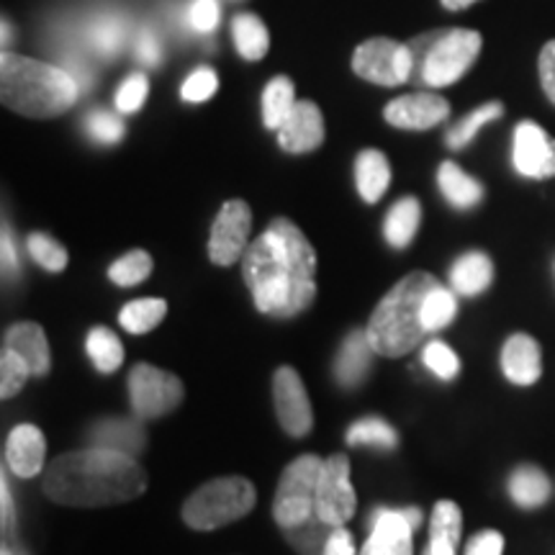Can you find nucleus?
Wrapping results in <instances>:
<instances>
[{
	"label": "nucleus",
	"instance_id": "cd10ccee",
	"mask_svg": "<svg viewBox=\"0 0 555 555\" xmlns=\"http://www.w3.org/2000/svg\"><path fill=\"white\" fill-rule=\"evenodd\" d=\"M296 106V90L294 82L286 75L273 78L262 90V124L268 129L278 131L283 127V121L288 119V114Z\"/></svg>",
	"mask_w": 555,
	"mask_h": 555
},
{
	"label": "nucleus",
	"instance_id": "a878e982",
	"mask_svg": "<svg viewBox=\"0 0 555 555\" xmlns=\"http://www.w3.org/2000/svg\"><path fill=\"white\" fill-rule=\"evenodd\" d=\"M437 183H440L442 196L455 208H474L483 201V185L470 178L466 170L457 168L455 163H442L437 170Z\"/></svg>",
	"mask_w": 555,
	"mask_h": 555
},
{
	"label": "nucleus",
	"instance_id": "aec40b11",
	"mask_svg": "<svg viewBox=\"0 0 555 555\" xmlns=\"http://www.w3.org/2000/svg\"><path fill=\"white\" fill-rule=\"evenodd\" d=\"M3 347L18 352V356L31 365L34 376H47V373L52 371L50 343H47L44 330H41L37 322H18L5 330Z\"/></svg>",
	"mask_w": 555,
	"mask_h": 555
},
{
	"label": "nucleus",
	"instance_id": "c756f323",
	"mask_svg": "<svg viewBox=\"0 0 555 555\" xmlns=\"http://www.w3.org/2000/svg\"><path fill=\"white\" fill-rule=\"evenodd\" d=\"M337 527L324 522L322 517L314 515L307 522L296 525V527H286L283 530V535H286L288 545L294 547L298 555H324L327 553V545H330V538L332 532H335Z\"/></svg>",
	"mask_w": 555,
	"mask_h": 555
},
{
	"label": "nucleus",
	"instance_id": "393cba45",
	"mask_svg": "<svg viewBox=\"0 0 555 555\" xmlns=\"http://www.w3.org/2000/svg\"><path fill=\"white\" fill-rule=\"evenodd\" d=\"M509 496L519 509H538L551 499V478L543 468L525 463V466L512 470Z\"/></svg>",
	"mask_w": 555,
	"mask_h": 555
},
{
	"label": "nucleus",
	"instance_id": "49530a36",
	"mask_svg": "<svg viewBox=\"0 0 555 555\" xmlns=\"http://www.w3.org/2000/svg\"><path fill=\"white\" fill-rule=\"evenodd\" d=\"M538 67H540V82H543L545 95L551 99V103L555 106V39H551L543 47V52H540Z\"/></svg>",
	"mask_w": 555,
	"mask_h": 555
},
{
	"label": "nucleus",
	"instance_id": "864d4df0",
	"mask_svg": "<svg viewBox=\"0 0 555 555\" xmlns=\"http://www.w3.org/2000/svg\"><path fill=\"white\" fill-rule=\"evenodd\" d=\"M0 555H13V547H3V553Z\"/></svg>",
	"mask_w": 555,
	"mask_h": 555
},
{
	"label": "nucleus",
	"instance_id": "37998d69",
	"mask_svg": "<svg viewBox=\"0 0 555 555\" xmlns=\"http://www.w3.org/2000/svg\"><path fill=\"white\" fill-rule=\"evenodd\" d=\"M88 131L95 142L116 144L124 137V124L119 116L108 114V111H93L88 116Z\"/></svg>",
	"mask_w": 555,
	"mask_h": 555
},
{
	"label": "nucleus",
	"instance_id": "dca6fc26",
	"mask_svg": "<svg viewBox=\"0 0 555 555\" xmlns=\"http://www.w3.org/2000/svg\"><path fill=\"white\" fill-rule=\"evenodd\" d=\"M324 142V116L317 103L296 101L294 111L278 129V144L291 155H307Z\"/></svg>",
	"mask_w": 555,
	"mask_h": 555
},
{
	"label": "nucleus",
	"instance_id": "de8ad7c7",
	"mask_svg": "<svg viewBox=\"0 0 555 555\" xmlns=\"http://www.w3.org/2000/svg\"><path fill=\"white\" fill-rule=\"evenodd\" d=\"M134 54H137V60L142 62V65H147V67L157 65V62H159V41L150 29L139 31L137 44H134Z\"/></svg>",
	"mask_w": 555,
	"mask_h": 555
},
{
	"label": "nucleus",
	"instance_id": "20e7f679",
	"mask_svg": "<svg viewBox=\"0 0 555 555\" xmlns=\"http://www.w3.org/2000/svg\"><path fill=\"white\" fill-rule=\"evenodd\" d=\"M437 283L440 281L427 270H414L380 298L365 327L376 356L401 358L422 345V339L427 337L422 304Z\"/></svg>",
	"mask_w": 555,
	"mask_h": 555
},
{
	"label": "nucleus",
	"instance_id": "1a4fd4ad",
	"mask_svg": "<svg viewBox=\"0 0 555 555\" xmlns=\"http://www.w3.org/2000/svg\"><path fill=\"white\" fill-rule=\"evenodd\" d=\"M352 69L376 86H401L414 73V50L393 39H367L352 54Z\"/></svg>",
	"mask_w": 555,
	"mask_h": 555
},
{
	"label": "nucleus",
	"instance_id": "5701e85b",
	"mask_svg": "<svg viewBox=\"0 0 555 555\" xmlns=\"http://www.w3.org/2000/svg\"><path fill=\"white\" fill-rule=\"evenodd\" d=\"M494 281V266H491L489 255L486 253H466L461 255L450 268V283L453 291L461 296H478Z\"/></svg>",
	"mask_w": 555,
	"mask_h": 555
},
{
	"label": "nucleus",
	"instance_id": "a18cd8bd",
	"mask_svg": "<svg viewBox=\"0 0 555 555\" xmlns=\"http://www.w3.org/2000/svg\"><path fill=\"white\" fill-rule=\"evenodd\" d=\"M504 553V538L496 530H483L468 540L466 555H502Z\"/></svg>",
	"mask_w": 555,
	"mask_h": 555
},
{
	"label": "nucleus",
	"instance_id": "473e14b6",
	"mask_svg": "<svg viewBox=\"0 0 555 555\" xmlns=\"http://www.w3.org/2000/svg\"><path fill=\"white\" fill-rule=\"evenodd\" d=\"M504 114V106L499 101H491V103H483V106H478L476 111H470L463 121H457L453 129L448 131V147L450 150H463L468 147L470 139H474L478 131H481L486 124L496 121L499 116Z\"/></svg>",
	"mask_w": 555,
	"mask_h": 555
},
{
	"label": "nucleus",
	"instance_id": "412c9836",
	"mask_svg": "<svg viewBox=\"0 0 555 555\" xmlns=\"http://www.w3.org/2000/svg\"><path fill=\"white\" fill-rule=\"evenodd\" d=\"M376 356L371 339H367L365 330L350 332L345 337L343 347H339L337 360H335V378L343 388H356L365 380L367 367H371V360Z\"/></svg>",
	"mask_w": 555,
	"mask_h": 555
},
{
	"label": "nucleus",
	"instance_id": "4c0bfd02",
	"mask_svg": "<svg viewBox=\"0 0 555 555\" xmlns=\"http://www.w3.org/2000/svg\"><path fill=\"white\" fill-rule=\"evenodd\" d=\"M26 247H29L31 258L37 260L44 270H50V273H60V270L67 268V249L62 247L57 240L50 237V234H41V232L29 234Z\"/></svg>",
	"mask_w": 555,
	"mask_h": 555
},
{
	"label": "nucleus",
	"instance_id": "09e8293b",
	"mask_svg": "<svg viewBox=\"0 0 555 555\" xmlns=\"http://www.w3.org/2000/svg\"><path fill=\"white\" fill-rule=\"evenodd\" d=\"M324 555H358V547H356V540H352L350 530L347 527H337L335 532H332L330 538V545H327V553Z\"/></svg>",
	"mask_w": 555,
	"mask_h": 555
},
{
	"label": "nucleus",
	"instance_id": "ddd939ff",
	"mask_svg": "<svg viewBox=\"0 0 555 555\" xmlns=\"http://www.w3.org/2000/svg\"><path fill=\"white\" fill-rule=\"evenodd\" d=\"M273 404L283 433L304 437L314 427V409H311L307 386L294 367H278L273 376Z\"/></svg>",
	"mask_w": 555,
	"mask_h": 555
},
{
	"label": "nucleus",
	"instance_id": "f8f14e48",
	"mask_svg": "<svg viewBox=\"0 0 555 555\" xmlns=\"http://www.w3.org/2000/svg\"><path fill=\"white\" fill-rule=\"evenodd\" d=\"M422 525V509L404 506V509H380L371 517V538L365 540L360 555H414V532Z\"/></svg>",
	"mask_w": 555,
	"mask_h": 555
},
{
	"label": "nucleus",
	"instance_id": "f03ea898",
	"mask_svg": "<svg viewBox=\"0 0 555 555\" xmlns=\"http://www.w3.org/2000/svg\"><path fill=\"white\" fill-rule=\"evenodd\" d=\"M144 489L147 474L137 457L93 446L57 455L44 476V494L54 504L78 509L127 504Z\"/></svg>",
	"mask_w": 555,
	"mask_h": 555
},
{
	"label": "nucleus",
	"instance_id": "7ed1b4c3",
	"mask_svg": "<svg viewBox=\"0 0 555 555\" xmlns=\"http://www.w3.org/2000/svg\"><path fill=\"white\" fill-rule=\"evenodd\" d=\"M80 86L67 69L47 62L0 54V99L3 106L29 119H52L78 101Z\"/></svg>",
	"mask_w": 555,
	"mask_h": 555
},
{
	"label": "nucleus",
	"instance_id": "7c9ffc66",
	"mask_svg": "<svg viewBox=\"0 0 555 555\" xmlns=\"http://www.w3.org/2000/svg\"><path fill=\"white\" fill-rule=\"evenodd\" d=\"M168 314V301L165 298H137L127 304L119 314V324L129 335H147L163 322Z\"/></svg>",
	"mask_w": 555,
	"mask_h": 555
},
{
	"label": "nucleus",
	"instance_id": "9d476101",
	"mask_svg": "<svg viewBox=\"0 0 555 555\" xmlns=\"http://www.w3.org/2000/svg\"><path fill=\"white\" fill-rule=\"evenodd\" d=\"M356 506L358 496L350 481V457L339 453L324 457L317 486V515L324 522L343 527L356 515Z\"/></svg>",
	"mask_w": 555,
	"mask_h": 555
},
{
	"label": "nucleus",
	"instance_id": "a211bd4d",
	"mask_svg": "<svg viewBox=\"0 0 555 555\" xmlns=\"http://www.w3.org/2000/svg\"><path fill=\"white\" fill-rule=\"evenodd\" d=\"M502 371L517 386H532L543 376V352L535 337L517 332L502 347Z\"/></svg>",
	"mask_w": 555,
	"mask_h": 555
},
{
	"label": "nucleus",
	"instance_id": "423d86ee",
	"mask_svg": "<svg viewBox=\"0 0 555 555\" xmlns=\"http://www.w3.org/2000/svg\"><path fill=\"white\" fill-rule=\"evenodd\" d=\"M322 466L324 457L311 453L298 455L278 478L273 517L281 530L307 522L317 515V486Z\"/></svg>",
	"mask_w": 555,
	"mask_h": 555
},
{
	"label": "nucleus",
	"instance_id": "ea45409f",
	"mask_svg": "<svg viewBox=\"0 0 555 555\" xmlns=\"http://www.w3.org/2000/svg\"><path fill=\"white\" fill-rule=\"evenodd\" d=\"M124 41V24L114 16L95 18L93 26H90V44H93L95 52L101 54H114L121 47Z\"/></svg>",
	"mask_w": 555,
	"mask_h": 555
},
{
	"label": "nucleus",
	"instance_id": "6ab92c4d",
	"mask_svg": "<svg viewBox=\"0 0 555 555\" xmlns=\"http://www.w3.org/2000/svg\"><path fill=\"white\" fill-rule=\"evenodd\" d=\"M144 420H103L90 427L88 440L93 448L116 450V453L137 457L147 448V433L142 427Z\"/></svg>",
	"mask_w": 555,
	"mask_h": 555
},
{
	"label": "nucleus",
	"instance_id": "bb28decb",
	"mask_svg": "<svg viewBox=\"0 0 555 555\" xmlns=\"http://www.w3.org/2000/svg\"><path fill=\"white\" fill-rule=\"evenodd\" d=\"M422 221V206L414 196L401 198L399 204L391 206L388 217L384 221V237L393 249H404L412 245L416 229Z\"/></svg>",
	"mask_w": 555,
	"mask_h": 555
},
{
	"label": "nucleus",
	"instance_id": "e433bc0d",
	"mask_svg": "<svg viewBox=\"0 0 555 555\" xmlns=\"http://www.w3.org/2000/svg\"><path fill=\"white\" fill-rule=\"evenodd\" d=\"M34 376L31 365L26 363L18 352L3 347V356H0V397L11 399L16 397L21 388L26 386V380Z\"/></svg>",
	"mask_w": 555,
	"mask_h": 555
},
{
	"label": "nucleus",
	"instance_id": "58836bf2",
	"mask_svg": "<svg viewBox=\"0 0 555 555\" xmlns=\"http://www.w3.org/2000/svg\"><path fill=\"white\" fill-rule=\"evenodd\" d=\"M422 360H425V365L440 380H453L457 373H461V360H457L453 347L440 343V339H433V343L425 347Z\"/></svg>",
	"mask_w": 555,
	"mask_h": 555
},
{
	"label": "nucleus",
	"instance_id": "f3484780",
	"mask_svg": "<svg viewBox=\"0 0 555 555\" xmlns=\"http://www.w3.org/2000/svg\"><path fill=\"white\" fill-rule=\"evenodd\" d=\"M47 461V440L39 427L18 425L5 440V466L13 476L34 478L41 474Z\"/></svg>",
	"mask_w": 555,
	"mask_h": 555
},
{
	"label": "nucleus",
	"instance_id": "2f4dec72",
	"mask_svg": "<svg viewBox=\"0 0 555 555\" xmlns=\"http://www.w3.org/2000/svg\"><path fill=\"white\" fill-rule=\"evenodd\" d=\"M88 358L95 365V371L108 376V373L119 371L124 363V345L108 327H93L88 332Z\"/></svg>",
	"mask_w": 555,
	"mask_h": 555
},
{
	"label": "nucleus",
	"instance_id": "6e6552de",
	"mask_svg": "<svg viewBox=\"0 0 555 555\" xmlns=\"http://www.w3.org/2000/svg\"><path fill=\"white\" fill-rule=\"evenodd\" d=\"M185 388L176 373L137 363L129 373V404L139 420H159L183 404Z\"/></svg>",
	"mask_w": 555,
	"mask_h": 555
},
{
	"label": "nucleus",
	"instance_id": "c9c22d12",
	"mask_svg": "<svg viewBox=\"0 0 555 555\" xmlns=\"http://www.w3.org/2000/svg\"><path fill=\"white\" fill-rule=\"evenodd\" d=\"M152 268H155V262H152L150 253H144V249H131V253H127L108 268V278L116 286L131 288L139 286L142 281H147Z\"/></svg>",
	"mask_w": 555,
	"mask_h": 555
},
{
	"label": "nucleus",
	"instance_id": "2eb2a0df",
	"mask_svg": "<svg viewBox=\"0 0 555 555\" xmlns=\"http://www.w3.org/2000/svg\"><path fill=\"white\" fill-rule=\"evenodd\" d=\"M386 121L397 129L427 131L450 116V103L435 93H412L393 99L384 111Z\"/></svg>",
	"mask_w": 555,
	"mask_h": 555
},
{
	"label": "nucleus",
	"instance_id": "39448f33",
	"mask_svg": "<svg viewBox=\"0 0 555 555\" xmlns=\"http://www.w3.org/2000/svg\"><path fill=\"white\" fill-rule=\"evenodd\" d=\"M255 502H258V494L245 476H221L193 491L185 499L180 515L191 530L208 532L249 515Z\"/></svg>",
	"mask_w": 555,
	"mask_h": 555
},
{
	"label": "nucleus",
	"instance_id": "603ef678",
	"mask_svg": "<svg viewBox=\"0 0 555 555\" xmlns=\"http://www.w3.org/2000/svg\"><path fill=\"white\" fill-rule=\"evenodd\" d=\"M478 3V0H442V5H446L448 11H463V9H470V5Z\"/></svg>",
	"mask_w": 555,
	"mask_h": 555
},
{
	"label": "nucleus",
	"instance_id": "b1692460",
	"mask_svg": "<svg viewBox=\"0 0 555 555\" xmlns=\"http://www.w3.org/2000/svg\"><path fill=\"white\" fill-rule=\"evenodd\" d=\"M356 183L365 204H378L391 183V165L384 152L363 150L356 159Z\"/></svg>",
	"mask_w": 555,
	"mask_h": 555
},
{
	"label": "nucleus",
	"instance_id": "3c124183",
	"mask_svg": "<svg viewBox=\"0 0 555 555\" xmlns=\"http://www.w3.org/2000/svg\"><path fill=\"white\" fill-rule=\"evenodd\" d=\"M18 268V258H16V245H13L9 229H3V270L5 273H13Z\"/></svg>",
	"mask_w": 555,
	"mask_h": 555
},
{
	"label": "nucleus",
	"instance_id": "4be33fe9",
	"mask_svg": "<svg viewBox=\"0 0 555 555\" xmlns=\"http://www.w3.org/2000/svg\"><path fill=\"white\" fill-rule=\"evenodd\" d=\"M463 532V512L450 499L435 504L433 519H429V553L433 555H457Z\"/></svg>",
	"mask_w": 555,
	"mask_h": 555
},
{
	"label": "nucleus",
	"instance_id": "79ce46f5",
	"mask_svg": "<svg viewBox=\"0 0 555 555\" xmlns=\"http://www.w3.org/2000/svg\"><path fill=\"white\" fill-rule=\"evenodd\" d=\"M147 93H150L147 78H144L142 73L131 75V78L124 80L119 93H116V108H119L121 114H137V111L144 106V101H147Z\"/></svg>",
	"mask_w": 555,
	"mask_h": 555
},
{
	"label": "nucleus",
	"instance_id": "8fccbe9b",
	"mask_svg": "<svg viewBox=\"0 0 555 555\" xmlns=\"http://www.w3.org/2000/svg\"><path fill=\"white\" fill-rule=\"evenodd\" d=\"M0 506H3V527L5 532L13 530V525H16V509H13V496H11V489H9V478L3 476V481H0Z\"/></svg>",
	"mask_w": 555,
	"mask_h": 555
},
{
	"label": "nucleus",
	"instance_id": "c85d7f7f",
	"mask_svg": "<svg viewBox=\"0 0 555 555\" xmlns=\"http://www.w3.org/2000/svg\"><path fill=\"white\" fill-rule=\"evenodd\" d=\"M234 34V47L247 62H258L268 54L270 50V34L262 24V18L253 16V13H242V16L234 18L232 26Z\"/></svg>",
	"mask_w": 555,
	"mask_h": 555
},
{
	"label": "nucleus",
	"instance_id": "f704fd0d",
	"mask_svg": "<svg viewBox=\"0 0 555 555\" xmlns=\"http://www.w3.org/2000/svg\"><path fill=\"white\" fill-rule=\"evenodd\" d=\"M399 435L380 416H365L347 429V446H376V448H397Z\"/></svg>",
	"mask_w": 555,
	"mask_h": 555
},
{
	"label": "nucleus",
	"instance_id": "72a5a7b5",
	"mask_svg": "<svg viewBox=\"0 0 555 555\" xmlns=\"http://www.w3.org/2000/svg\"><path fill=\"white\" fill-rule=\"evenodd\" d=\"M457 314V298L453 291L442 288L440 283L429 291L425 304H422V322H425V330L427 335H433V332H440L446 330L450 322H453Z\"/></svg>",
	"mask_w": 555,
	"mask_h": 555
},
{
	"label": "nucleus",
	"instance_id": "f257e3e1",
	"mask_svg": "<svg viewBox=\"0 0 555 555\" xmlns=\"http://www.w3.org/2000/svg\"><path fill=\"white\" fill-rule=\"evenodd\" d=\"M255 307L275 319L304 314L317 298V253L291 219H273L242 258Z\"/></svg>",
	"mask_w": 555,
	"mask_h": 555
},
{
	"label": "nucleus",
	"instance_id": "0eeeda50",
	"mask_svg": "<svg viewBox=\"0 0 555 555\" xmlns=\"http://www.w3.org/2000/svg\"><path fill=\"white\" fill-rule=\"evenodd\" d=\"M481 44V34L470 29H450L446 34H437L425 52V60H422V82H427L429 88L453 86L474 67Z\"/></svg>",
	"mask_w": 555,
	"mask_h": 555
},
{
	"label": "nucleus",
	"instance_id": "a19ab883",
	"mask_svg": "<svg viewBox=\"0 0 555 555\" xmlns=\"http://www.w3.org/2000/svg\"><path fill=\"white\" fill-rule=\"evenodd\" d=\"M217 90H219L217 73H214L211 67H198L196 73H191L189 78H185L183 88H180V95H183V101L189 103H204L211 99Z\"/></svg>",
	"mask_w": 555,
	"mask_h": 555
},
{
	"label": "nucleus",
	"instance_id": "5fc2aeb1",
	"mask_svg": "<svg viewBox=\"0 0 555 555\" xmlns=\"http://www.w3.org/2000/svg\"><path fill=\"white\" fill-rule=\"evenodd\" d=\"M422 555H433V553H429V547H425V553H422Z\"/></svg>",
	"mask_w": 555,
	"mask_h": 555
},
{
	"label": "nucleus",
	"instance_id": "4468645a",
	"mask_svg": "<svg viewBox=\"0 0 555 555\" xmlns=\"http://www.w3.org/2000/svg\"><path fill=\"white\" fill-rule=\"evenodd\" d=\"M512 163L519 176L532 180L555 178V139L535 121H519L515 129Z\"/></svg>",
	"mask_w": 555,
	"mask_h": 555
},
{
	"label": "nucleus",
	"instance_id": "c03bdc74",
	"mask_svg": "<svg viewBox=\"0 0 555 555\" xmlns=\"http://www.w3.org/2000/svg\"><path fill=\"white\" fill-rule=\"evenodd\" d=\"M219 16H221V11H219L217 0H193L191 26L196 31H204V34L214 31L219 24Z\"/></svg>",
	"mask_w": 555,
	"mask_h": 555
},
{
	"label": "nucleus",
	"instance_id": "9b49d317",
	"mask_svg": "<svg viewBox=\"0 0 555 555\" xmlns=\"http://www.w3.org/2000/svg\"><path fill=\"white\" fill-rule=\"evenodd\" d=\"M253 232V211L245 201L234 198L221 206L219 217L214 219L211 237H208V258L214 266L229 268L245 258Z\"/></svg>",
	"mask_w": 555,
	"mask_h": 555
}]
</instances>
